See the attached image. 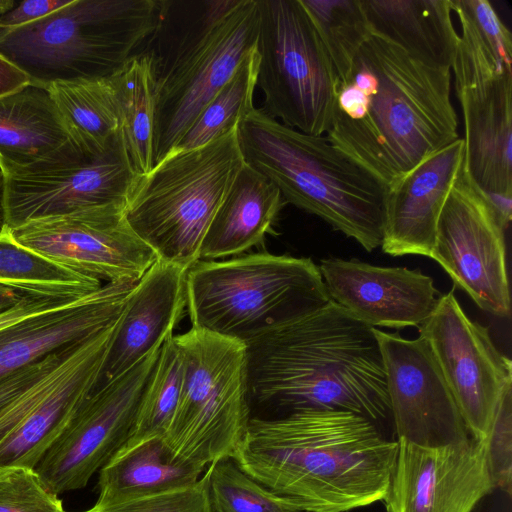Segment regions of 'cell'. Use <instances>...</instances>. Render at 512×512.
<instances>
[{"label": "cell", "mask_w": 512, "mask_h": 512, "mask_svg": "<svg viewBox=\"0 0 512 512\" xmlns=\"http://www.w3.org/2000/svg\"><path fill=\"white\" fill-rule=\"evenodd\" d=\"M72 0H28L15 5L0 15V30L17 28L39 20Z\"/></svg>", "instance_id": "ab89813d"}, {"label": "cell", "mask_w": 512, "mask_h": 512, "mask_svg": "<svg viewBox=\"0 0 512 512\" xmlns=\"http://www.w3.org/2000/svg\"><path fill=\"white\" fill-rule=\"evenodd\" d=\"M30 84L29 77L0 54V97Z\"/></svg>", "instance_id": "60d3db41"}, {"label": "cell", "mask_w": 512, "mask_h": 512, "mask_svg": "<svg viewBox=\"0 0 512 512\" xmlns=\"http://www.w3.org/2000/svg\"><path fill=\"white\" fill-rule=\"evenodd\" d=\"M46 88L76 145L89 156L103 153L121 130L114 75L54 82Z\"/></svg>", "instance_id": "83f0119b"}, {"label": "cell", "mask_w": 512, "mask_h": 512, "mask_svg": "<svg viewBox=\"0 0 512 512\" xmlns=\"http://www.w3.org/2000/svg\"><path fill=\"white\" fill-rule=\"evenodd\" d=\"M158 75L151 52L134 54L114 75L121 107V135L130 165L139 176L153 168Z\"/></svg>", "instance_id": "f1b7e54d"}, {"label": "cell", "mask_w": 512, "mask_h": 512, "mask_svg": "<svg viewBox=\"0 0 512 512\" xmlns=\"http://www.w3.org/2000/svg\"><path fill=\"white\" fill-rule=\"evenodd\" d=\"M15 3L13 0H0V15L11 9Z\"/></svg>", "instance_id": "ee69618b"}, {"label": "cell", "mask_w": 512, "mask_h": 512, "mask_svg": "<svg viewBox=\"0 0 512 512\" xmlns=\"http://www.w3.org/2000/svg\"><path fill=\"white\" fill-rule=\"evenodd\" d=\"M450 388L469 435L487 438L512 363L494 345L487 327L471 320L453 291L440 295L418 327Z\"/></svg>", "instance_id": "9a60e30c"}, {"label": "cell", "mask_w": 512, "mask_h": 512, "mask_svg": "<svg viewBox=\"0 0 512 512\" xmlns=\"http://www.w3.org/2000/svg\"><path fill=\"white\" fill-rule=\"evenodd\" d=\"M167 4L72 0L39 20L0 30V54L36 86L111 77L159 30Z\"/></svg>", "instance_id": "5b68a950"}, {"label": "cell", "mask_w": 512, "mask_h": 512, "mask_svg": "<svg viewBox=\"0 0 512 512\" xmlns=\"http://www.w3.org/2000/svg\"><path fill=\"white\" fill-rule=\"evenodd\" d=\"M116 321L76 344L52 389L0 441V468H35L68 427L96 386Z\"/></svg>", "instance_id": "ffe728a7"}, {"label": "cell", "mask_w": 512, "mask_h": 512, "mask_svg": "<svg viewBox=\"0 0 512 512\" xmlns=\"http://www.w3.org/2000/svg\"><path fill=\"white\" fill-rule=\"evenodd\" d=\"M99 512H212L209 472L191 485L110 506Z\"/></svg>", "instance_id": "8d00e7d4"}, {"label": "cell", "mask_w": 512, "mask_h": 512, "mask_svg": "<svg viewBox=\"0 0 512 512\" xmlns=\"http://www.w3.org/2000/svg\"><path fill=\"white\" fill-rule=\"evenodd\" d=\"M285 204L279 189L245 162L204 235L200 260L237 255L260 244Z\"/></svg>", "instance_id": "d4e9b609"}, {"label": "cell", "mask_w": 512, "mask_h": 512, "mask_svg": "<svg viewBox=\"0 0 512 512\" xmlns=\"http://www.w3.org/2000/svg\"><path fill=\"white\" fill-rule=\"evenodd\" d=\"M252 404L275 417L347 411L393 429L386 374L374 328L332 300L245 344ZM271 417V418H275Z\"/></svg>", "instance_id": "3957f363"}, {"label": "cell", "mask_w": 512, "mask_h": 512, "mask_svg": "<svg viewBox=\"0 0 512 512\" xmlns=\"http://www.w3.org/2000/svg\"><path fill=\"white\" fill-rule=\"evenodd\" d=\"M197 37L158 75L153 166L167 157L245 58L256 50L258 0L213 1Z\"/></svg>", "instance_id": "30bf717a"}, {"label": "cell", "mask_w": 512, "mask_h": 512, "mask_svg": "<svg viewBox=\"0 0 512 512\" xmlns=\"http://www.w3.org/2000/svg\"><path fill=\"white\" fill-rule=\"evenodd\" d=\"M7 226L6 207H5V177L0 170V233Z\"/></svg>", "instance_id": "7bdbcfd3"}, {"label": "cell", "mask_w": 512, "mask_h": 512, "mask_svg": "<svg viewBox=\"0 0 512 512\" xmlns=\"http://www.w3.org/2000/svg\"><path fill=\"white\" fill-rule=\"evenodd\" d=\"M386 374L397 439L425 447L471 437L427 342L374 328Z\"/></svg>", "instance_id": "e0dca14e"}, {"label": "cell", "mask_w": 512, "mask_h": 512, "mask_svg": "<svg viewBox=\"0 0 512 512\" xmlns=\"http://www.w3.org/2000/svg\"><path fill=\"white\" fill-rule=\"evenodd\" d=\"M85 156L46 87L28 84L0 97V170L53 166Z\"/></svg>", "instance_id": "cb8c5ba5"}, {"label": "cell", "mask_w": 512, "mask_h": 512, "mask_svg": "<svg viewBox=\"0 0 512 512\" xmlns=\"http://www.w3.org/2000/svg\"><path fill=\"white\" fill-rule=\"evenodd\" d=\"M173 339L183 379L163 440L175 457L205 468L232 459L252 417L245 344L194 327Z\"/></svg>", "instance_id": "ba28073f"}, {"label": "cell", "mask_w": 512, "mask_h": 512, "mask_svg": "<svg viewBox=\"0 0 512 512\" xmlns=\"http://www.w3.org/2000/svg\"><path fill=\"white\" fill-rule=\"evenodd\" d=\"M257 86L261 109L284 125L322 136L330 127L338 76L301 0H258Z\"/></svg>", "instance_id": "9c48e42d"}, {"label": "cell", "mask_w": 512, "mask_h": 512, "mask_svg": "<svg viewBox=\"0 0 512 512\" xmlns=\"http://www.w3.org/2000/svg\"><path fill=\"white\" fill-rule=\"evenodd\" d=\"M330 301L319 267L305 257L199 260L186 273L191 327L243 344Z\"/></svg>", "instance_id": "8992f818"}, {"label": "cell", "mask_w": 512, "mask_h": 512, "mask_svg": "<svg viewBox=\"0 0 512 512\" xmlns=\"http://www.w3.org/2000/svg\"><path fill=\"white\" fill-rule=\"evenodd\" d=\"M397 440L363 416L306 410L252 416L232 460L304 512H348L384 498Z\"/></svg>", "instance_id": "7a4b0ae2"}, {"label": "cell", "mask_w": 512, "mask_h": 512, "mask_svg": "<svg viewBox=\"0 0 512 512\" xmlns=\"http://www.w3.org/2000/svg\"><path fill=\"white\" fill-rule=\"evenodd\" d=\"M187 270L157 259L135 283L93 391L124 374L173 334L186 308Z\"/></svg>", "instance_id": "7402d4cb"}, {"label": "cell", "mask_w": 512, "mask_h": 512, "mask_svg": "<svg viewBox=\"0 0 512 512\" xmlns=\"http://www.w3.org/2000/svg\"><path fill=\"white\" fill-rule=\"evenodd\" d=\"M206 471L175 457L163 437L125 442L99 470L98 510L191 485Z\"/></svg>", "instance_id": "4316f807"}, {"label": "cell", "mask_w": 512, "mask_h": 512, "mask_svg": "<svg viewBox=\"0 0 512 512\" xmlns=\"http://www.w3.org/2000/svg\"><path fill=\"white\" fill-rule=\"evenodd\" d=\"M244 161L286 203L320 217L367 252L381 246L386 186L322 136L288 127L254 108L237 126Z\"/></svg>", "instance_id": "277c9868"}, {"label": "cell", "mask_w": 512, "mask_h": 512, "mask_svg": "<svg viewBox=\"0 0 512 512\" xmlns=\"http://www.w3.org/2000/svg\"><path fill=\"white\" fill-rule=\"evenodd\" d=\"M452 10L460 26L450 69L464 119V168L486 195L512 197V54Z\"/></svg>", "instance_id": "8fae6325"}, {"label": "cell", "mask_w": 512, "mask_h": 512, "mask_svg": "<svg viewBox=\"0 0 512 512\" xmlns=\"http://www.w3.org/2000/svg\"><path fill=\"white\" fill-rule=\"evenodd\" d=\"M125 207L86 208L30 220L11 231L22 246L70 270L106 284H135L157 256L129 226Z\"/></svg>", "instance_id": "4fadbf2b"}, {"label": "cell", "mask_w": 512, "mask_h": 512, "mask_svg": "<svg viewBox=\"0 0 512 512\" xmlns=\"http://www.w3.org/2000/svg\"><path fill=\"white\" fill-rule=\"evenodd\" d=\"M77 299L28 294L13 307L0 312V331Z\"/></svg>", "instance_id": "f35d334b"}, {"label": "cell", "mask_w": 512, "mask_h": 512, "mask_svg": "<svg viewBox=\"0 0 512 512\" xmlns=\"http://www.w3.org/2000/svg\"><path fill=\"white\" fill-rule=\"evenodd\" d=\"M430 258L479 308L510 315L505 229L464 165L440 213Z\"/></svg>", "instance_id": "7c38bea8"}, {"label": "cell", "mask_w": 512, "mask_h": 512, "mask_svg": "<svg viewBox=\"0 0 512 512\" xmlns=\"http://www.w3.org/2000/svg\"><path fill=\"white\" fill-rule=\"evenodd\" d=\"M318 267L330 299L371 328L419 327L440 296L419 269L338 258L323 259Z\"/></svg>", "instance_id": "d6986e66"}, {"label": "cell", "mask_w": 512, "mask_h": 512, "mask_svg": "<svg viewBox=\"0 0 512 512\" xmlns=\"http://www.w3.org/2000/svg\"><path fill=\"white\" fill-rule=\"evenodd\" d=\"M182 379V358L171 334L160 347L127 442L164 438L178 403Z\"/></svg>", "instance_id": "1f68e13d"}, {"label": "cell", "mask_w": 512, "mask_h": 512, "mask_svg": "<svg viewBox=\"0 0 512 512\" xmlns=\"http://www.w3.org/2000/svg\"><path fill=\"white\" fill-rule=\"evenodd\" d=\"M134 285L103 284L61 308L1 330L0 379L108 327L119 317Z\"/></svg>", "instance_id": "603a6c76"}, {"label": "cell", "mask_w": 512, "mask_h": 512, "mask_svg": "<svg viewBox=\"0 0 512 512\" xmlns=\"http://www.w3.org/2000/svg\"><path fill=\"white\" fill-rule=\"evenodd\" d=\"M0 285L25 294L73 299L103 286L98 279L70 270L22 246L8 226L0 233Z\"/></svg>", "instance_id": "f546056e"}, {"label": "cell", "mask_w": 512, "mask_h": 512, "mask_svg": "<svg viewBox=\"0 0 512 512\" xmlns=\"http://www.w3.org/2000/svg\"><path fill=\"white\" fill-rule=\"evenodd\" d=\"M258 61L256 50L245 58L170 154L199 148L237 128L240 121L255 108L253 98L257 87Z\"/></svg>", "instance_id": "4dcf8cb0"}, {"label": "cell", "mask_w": 512, "mask_h": 512, "mask_svg": "<svg viewBox=\"0 0 512 512\" xmlns=\"http://www.w3.org/2000/svg\"><path fill=\"white\" fill-rule=\"evenodd\" d=\"M207 469L212 512H304L249 477L232 459Z\"/></svg>", "instance_id": "836d02e7"}, {"label": "cell", "mask_w": 512, "mask_h": 512, "mask_svg": "<svg viewBox=\"0 0 512 512\" xmlns=\"http://www.w3.org/2000/svg\"><path fill=\"white\" fill-rule=\"evenodd\" d=\"M245 161L237 128L199 148L169 154L138 177L125 215L157 259L189 269Z\"/></svg>", "instance_id": "52a82bcc"}, {"label": "cell", "mask_w": 512, "mask_h": 512, "mask_svg": "<svg viewBox=\"0 0 512 512\" xmlns=\"http://www.w3.org/2000/svg\"><path fill=\"white\" fill-rule=\"evenodd\" d=\"M464 158V140L459 138L386 186L384 253L430 257L440 213Z\"/></svg>", "instance_id": "44dd1931"}, {"label": "cell", "mask_w": 512, "mask_h": 512, "mask_svg": "<svg viewBox=\"0 0 512 512\" xmlns=\"http://www.w3.org/2000/svg\"><path fill=\"white\" fill-rule=\"evenodd\" d=\"M451 73L371 34L338 79L325 137L388 186L459 139Z\"/></svg>", "instance_id": "6da1fadb"}, {"label": "cell", "mask_w": 512, "mask_h": 512, "mask_svg": "<svg viewBox=\"0 0 512 512\" xmlns=\"http://www.w3.org/2000/svg\"><path fill=\"white\" fill-rule=\"evenodd\" d=\"M0 512L65 511L34 468L16 465L0 468Z\"/></svg>", "instance_id": "e575fe53"}, {"label": "cell", "mask_w": 512, "mask_h": 512, "mask_svg": "<svg viewBox=\"0 0 512 512\" xmlns=\"http://www.w3.org/2000/svg\"><path fill=\"white\" fill-rule=\"evenodd\" d=\"M386 512H473L493 490L486 439L425 447L397 439Z\"/></svg>", "instance_id": "ac0fdd59"}, {"label": "cell", "mask_w": 512, "mask_h": 512, "mask_svg": "<svg viewBox=\"0 0 512 512\" xmlns=\"http://www.w3.org/2000/svg\"><path fill=\"white\" fill-rule=\"evenodd\" d=\"M159 350L85 400L34 468L48 490L59 496L84 488L126 442Z\"/></svg>", "instance_id": "5bb4252c"}, {"label": "cell", "mask_w": 512, "mask_h": 512, "mask_svg": "<svg viewBox=\"0 0 512 512\" xmlns=\"http://www.w3.org/2000/svg\"><path fill=\"white\" fill-rule=\"evenodd\" d=\"M7 226L108 205H126L139 177L132 169L121 130L101 154L53 166L1 170Z\"/></svg>", "instance_id": "2e32d148"}, {"label": "cell", "mask_w": 512, "mask_h": 512, "mask_svg": "<svg viewBox=\"0 0 512 512\" xmlns=\"http://www.w3.org/2000/svg\"><path fill=\"white\" fill-rule=\"evenodd\" d=\"M486 457L494 489L511 495L512 490V383L499 400L486 438Z\"/></svg>", "instance_id": "d590c367"}, {"label": "cell", "mask_w": 512, "mask_h": 512, "mask_svg": "<svg viewBox=\"0 0 512 512\" xmlns=\"http://www.w3.org/2000/svg\"><path fill=\"white\" fill-rule=\"evenodd\" d=\"M73 343L62 346L43 358L0 379V410L38 379L53 370L65 358Z\"/></svg>", "instance_id": "74e56055"}, {"label": "cell", "mask_w": 512, "mask_h": 512, "mask_svg": "<svg viewBox=\"0 0 512 512\" xmlns=\"http://www.w3.org/2000/svg\"><path fill=\"white\" fill-rule=\"evenodd\" d=\"M360 4L371 34L426 65L451 68L459 38L451 0H360Z\"/></svg>", "instance_id": "484cf974"}, {"label": "cell", "mask_w": 512, "mask_h": 512, "mask_svg": "<svg viewBox=\"0 0 512 512\" xmlns=\"http://www.w3.org/2000/svg\"><path fill=\"white\" fill-rule=\"evenodd\" d=\"M26 295L28 294H25L17 289L0 285V312L13 307Z\"/></svg>", "instance_id": "b9f144b4"}, {"label": "cell", "mask_w": 512, "mask_h": 512, "mask_svg": "<svg viewBox=\"0 0 512 512\" xmlns=\"http://www.w3.org/2000/svg\"><path fill=\"white\" fill-rule=\"evenodd\" d=\"M329 54L339 80L371 31L360 0H301Z\"/></svg>", "instance_id": "d6a6232c"}]
</instances>
